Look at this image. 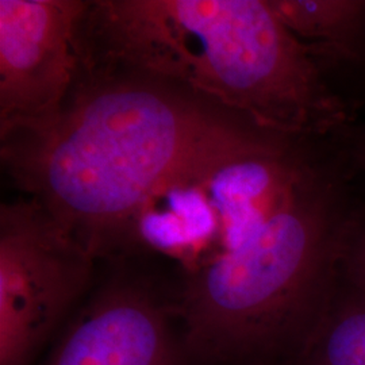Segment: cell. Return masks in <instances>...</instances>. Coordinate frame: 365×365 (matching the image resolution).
Segmentation results:
<instances>
[{"instance_id": "6", "label": "cell", "mask_w": 365, "mask_h": 365, "mask_svg": "<svg viewBox=\"0 0 365 365\" xmlns=\"http://www.w3.org/2000/svg\"><path fill=\"white\" fill-rule=\"evenodd\" d=\"M170 306L146 282L115 276L73 318L43 365H180Z\"/></svg>"}, {"instance_id": "3", "label": "cell", "mask_w": 365, "mask_h": 365, "mask_svg": "<svg viewBox=\"0 0 365 365\" xmlns=\"http://www.w3.org/2000/svg\"><path fill=\"white\" fill-rule=\"evenodd\" d=\"M319 165L235 248L187 274V346L233 364H291L334 295L354 229Z\"/></svg>"}, {"instance_id": "8", "label": "cell", "mask_w": 365, "mask_h": 365, "mask_svg": "<svg viewBox=\"0 0 365 365\" xmlns=\"http://www.w3.org/2000/svg\"><path fill=\"white\" fill-rule=\"evenodd\" d=\"M291 365H365V292L339 286Z\"/></svg>"}, {"instance_id": "4", "label": "cell", "mask_w": 365, "mask_h": 365, "mask_svg": "<svg viewBox=\"0 0 365 365\" xmlns=\"http://www.w3.org/2000/svg\"><path fill=\"white\" fill-rule=\"evenodd\" d=\"M95 259L31 197L0 206V365H29L90 287Z\"/></svg>"}, {"instance_id": "10", "label": "cell", "mask_w": 365, "mask_h": 365, "mask_svg": "<svg viewBox=\"0 0 365 365\" xmlns=\"http://www.w3.org/2000/svg\"><path fill=\"white\" fill-rule=\"evenodd\" d=\"M257 365H287V364H257Z\"/></svg>"}, {"instance_id": "2", "label": "cell", "mask_w": 365, "mask_h": 365, "mask_svg": "<svg viewBox=\"0 0 365 365\" xmlns=\"http://www.w3.org/2000/svg\"><path fill=\"white\" fill-rule=\"evenodd\" d=\"M80 54L81 66L167 80L289 138L349 122L319 60L268 0H92Z\"/></svg>"}, {"instance_id": "1", "label": "cell", "mask_w": 365, "mask_h": 365, "mask_svg": "<svg viewBox=\"0 0 365 365\" xmlns=\"http://www.w3.org/2000/svg\"><path fill=\"white\" fill-rule=\"evenodd\" d=\"M179 84L84 66L52 119L0 137L1 167L92 257L134 248L146 207L267 138Z\"/></svg>"}, {"instance_id": "5", "label": "cell", "mask_w": 365, "mask_h": 365, "mask_svg": "<svg viewBox=\"0 0 365 365\" xmlns=\"http://www.w3.org/2000/svg\"><path fill=\"white\" fill-rule=\"evenodd\" d=\"M91 0H0V137L58 114L81 68Z\"/></svg>"}, {"instance_id": "7", "label": "cell", "mask_w": 365, "mask_h": 365, "mask_svg": "<svg viewBox=\"0 0 365 365\" xmlns=\"http://www.w3.org/2000/svg\"><path fill=\"white\" fill-rule=\"evenodd\" d=\"M277 18L317 58H353L365 36V1L268 0Z\"/></svg>"}, {"instance_id": "9", "label": "cell", "mask_w": 365, "mask_h": 365, "mask_svg": "<svg viewBox=\"0 0 365 365\" xmlns=\"http://www.w3.org/2000/svg\"><path fill=\"white\" fill-rule=\"evenodd\" d=\"M341 277L349 286L365 292V229L354 230L342 260Z\"/></svg>"}]
</instances>
